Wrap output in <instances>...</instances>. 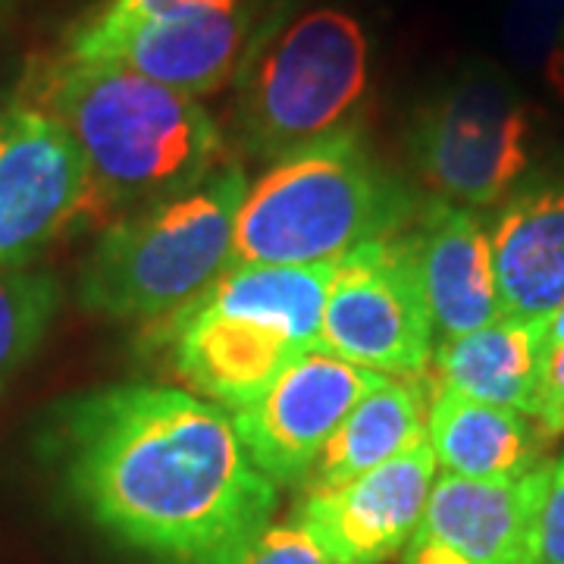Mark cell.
<instances>
[{
  "mask_svg": "<svg viewBox=\"0 0 564 564\" xmlns=\"http://www.w3.org/2000/svg\"><path fill=\"white\" fill-rule=\"evenodd\" d=\"M54 445L69 496L158 564H236L270 527L276 489L232 417L173 386L126 383L66 402Z\"/></svg>",
  "mask_w": 564,
  "mask_h": 564,
  "instance_id": "obj_1",
  "label": "cell"
},
{
  "mask_svg": "<svg viewBox=\"0 0 564 564\" xmlns=\"http://www.w3.org/2000/svg\"><path fill=\"white\" fill-rule=\"evenodd\" d=\"M20 104L57 122L82 154L91 226L180 195L229 163V144L195 98L117 63L51 54L29 63Z\"/></svg>",
  "mask_w": 564,
  "mask_h": 564,
  "instance_id": "obj_2",
  "label": "cell"
},
{
  "mask_svg": "<svg viewBox=\"0 0 564 564\" xmlns=\"http://www.w3.org/2000/svg\"><path fill=\"white\" fill-rule=\"evenodd\" d=\"M336 261L232 267L170 317L144 326L185 392L226 414L258 402L317 343Z\"/></svg>",
  "mask_w": 564,
  "mask_h": 564,
  "instance_id": "obj_3",
  "label": "cell"
},
{
  "mask_svg": "<svg viewBox=\"0 0 564 564\" xmlns=\"http://www.w3.org/2000/svg\"><path fill=\"white\" fill-rule=\"evenodd\" d=\"M421 204L367 148L361 129L285 154L245 192L226 270L307 267L404 229Z\"/></svg>",
  "mask_w": 564,
  "mask_h": 564,
  "instance_id": "obj_4",
  "label": "cell"
},
{
  "mask_svg": "<svg viewBox=\"0 0 564 564\" xmlns=\"http://www.w3.org/2000/svg\"><path fill=\"white\" fill-rule=\"evenodd\" d=\"M370 88V39L339 7L295 17L273 10L236 76L232 129L239 151L280 161L317 141L361 129Z\"/></svg>",
  "mask_w": 564,
  "mask_h": 564,
  "instance_id": "obj_5",
  "label": "cell"
},
{
  "mask_svg": "<svg viewBox=\"0 0 564 564\" xmlns=\"http://www.w3.org/2000/svg\"><path fill=\"white\" fill-rule=\"evenodd\" d=\"M248 192L239 163L104 226L82 263L79 302L110 321L158 323L198 299L226 270Z\"/></svg>",
  "mask_w": 564,
  "mask_h": 564,
  "instance_id": "obj_6",
  "label": "cell"
},
{
  "mask_svg": "<svg viewBox=\"0 0 564 564\" xmlns=\"http://www.w3.org/2000/svg\"><path fill=\"white\" fill-rule=\"evenodd\" d=\"M530 107L496 66H467L423 101L411 158L433 198L462 207L502 204L530 166Z\"/></svg>",
  "mask_w": 564,
  "mask_h": 564,
  "instance_id": "obj_7",
  "label": "cell"
},
{
  "mask_svg": "<svg viewBox=\"0 0 564 564\" xmlns=\"http://www.w3.org/2000/svg\"><path fill=\"white\" fill-rule=\"evenodd\" d=\"M314 351L383 377H430L436 329L423 295L414 220L336 261Z\"/></svg>",
  "mask_w": 564,
  "mask_h": 564,
  "instance_id": "obj_8",
  "label": "cell"
},
{
  "mask_svg": "<svg viewBox=\"0 0 564 564\" xmlns=\"http://www.w3.org/2000/svg\"><path fill=\"white\" fill-rule=\"evenodd\" d=\"M270 17V0L192 3L107 35H66L63 54L117 63L198 101L236 82Z\"/></svg>",
  "mask_w": 564,
  "mask_h": 564,
  "instance_id": "obj_9",
  "label": "cell"
},
{
  "mask_svg": "<svg viewBox=\"0 0 564 564\" xmlns=\"http://www.w3.org/2000/svg\"><path fill=\"white\" fill-rule=\"evenodd\" d=\"M73 226H91V185L76 144L25 104L0 107V270Z\"/></svg>",
  "mask_w": 564,
  "mask_h": 564,
  "instance_id": "obj_10",
  "label": "cell"
},
{
  "mask_svg": "<svg viewBox=\"0 0 564 564\" xmlns=\"http://www.w3.org/2000/svg\"><path fill=\"white\" fill-rule=\"evenodd\" d=\"M380 380L383 373L311 348L282 370L258 402L229 417L248 458L270 484L302 486L323 445Z\"/></svg>",
  "mask_w": 564,
  "mask_h": 564,
  "instance_id": "obj_11",
  "label": "cell"
},
{
  "mask_svg": "<svg viewBox=\"0 0 564 564\" xmlns=\"http://www.w3.org/2000/svg\"><path fill=\"white\" fill-rule=\"evenodd\" d=\"M552 462L518 480L440 474L402 564H543L540 514Z\"/></svg>",
  "mask_w": 564,
  "mask_h": 564,
  "instance_id": "obj_12",
  "label": "cell"
},
{
  "mask_svg": "<svg viewBox=\"0 0 564 564\" xmlns=\"http://www.w3.org/2000/svg\"><path fill=\"white\" fill-rule=\"evenodd\" d=\"M436 467L433 445L423 440L336 489L302 492L295 524L321 545L329 564H386L402 555L421 524L440 477Z\"/></svg>",
  "mask_w": 564,
  "mask_h": 564,
  "instance_id": "obj_13",
  "label": "cell"
},
{
  "mask_svg": "<svg viewBox=\"0 0 564 564\" xmlns=\"http://www.w3.org/2000/svg\"><path fill=\"white\" fill-rule=\"evenodd\" d=\"M417 267L436 343L502 317L489 226L474 207L430 198L414 217Z\"/></svg>",
  "mask_w": 564,
  "mask_h": 564,
  "instance_id": "obj_14",
  "label": "cell"
},
{
  "mask_svg": "<svg viewBox=\"0 0 564 564\" xmlns=\"http://www.w3.org/2000/svg\"><path fill=\"white\" fill-rule=\"evenodd\" d=\"M505 317L545 321L564 304V176L518 185L489 226Z\"/></svg>",
  "mask_w": 564,
  "mask_h": 564,
  "instance_id": "obj_15",
  "label": "cell"
},
{
  "mask_svg": "<svg viewBox=\"0 0 564 564\" xmlns=\"http://www.w3.org/2000/svg\"><path fill=\"white\" fill-rule=\"evenodd\" d=\"M545 367V321L496 317L458 339L436 343L430 386L536 417Z\"/></svg>",
  "mask_w": 564,
  "mask_h": 564,
  "instance_id": "obj_16",
  "label": "cell"
},
{
  "mask_svg": "<svg viewBox=\"0 0 564 564\" xmlns=\"http://www.w3.org/2000/svg\"><path fill=\"white\" fill-rule=\"evenodd\" d=\"M426 440L445 474L464 480H518L552 462L536 417L433 386Z\"/></svg>",
  "mask_w": 564,
  "mask_h": 564,
  "instance_id": "obj_17",
  "label": "cell"
},
{
  "mask_svg": "<svg viewBox=\"0 0 564 564\" xmlns=\"http://www.w3.org/2000/svg\"><path fill=\"white\" fill-rule=\"evenodd\" d=\"M430 380L383 377L348 411L339 430L323 445L302 492H323L392 462L426 440Z\"/></svg>",
  "mask_w": 564,
  "mask_h": 564,
  "instance_id": "obj_18",
  "label": "cell"
},
{
  "mask_svg": "<svg viewBox=\"0 0 564 564\" xmlns=\"http://www.w3.org/2000/svg\"><path fill=\"white\" fill-rule=\"evenodd\" d=\"M61 289L47 273L0 270V386L35 355L57 314Z\"/></svg>",
  "mask_w": 564,
  "mask_h": 564,
  "instance_id": "obj_19",
  "label": "cell"
},
{
  "mask_svg": "<svg viewBox=\"0 0 564 564\" xmlns=\"http://www.w3.org/2000/svg\"><path fill=\"white\" fill-rule=\"evenodd\" d=\"M564 29V0H508L502 47L524 73H543Z\"/></svg>",
  "mask_w": 564,
  "mask_h": 564,
  "instance_id": "obj_20",
  "label": "cell"
},
{
  "mask_svg": "<svg viewBox=\"0 0 564 564\" xmlns=\"http://www.w3.org/2000/svg\"><path fill=\"white\" fill-rule=\"evenodd\" d=\"M192 3H210V0H104L69 29V35H79V39L107 35V32L154 20V17H163V13L180 10V7H192Z\"/></svg>",
  "mask_w": 564,
  "mask_h": 564,
  "instance_id": "obj_21",
  "label": "cell"
},
{
  "mask_svg": "<svg viewBox=\"0 0 564 564\" xmlns=\"http://www.w3.org/2000/svg\"><path fill=\"white\" fill-rule=\"evenodd\" d=\"M236 564H329V558L323 555L321 545L292 521V524L267 527Z\"/></svg>",
  "mask_w": 564,
  "mask_h": 564,
  "instance_id": "obj_22",
  "label": "cell"
},
{
  "mask_svg": "<svg viewBox=\"0 0 564 564\" xmlns=\"http://www.w3.org/2000/svg\"><path fill=\"white\" fill-rule=\"evenodd\" d=\"M540 549H543V564H564V455L552 458V474H549L543 514H540Z\"/></svg>",
  "mask_w": 564,
  "mask_h": 564,
  "instance_id": "obj_23",
  "label": "cell"
},
{
  "mask_svg": "<svg viewBox=\"0 0 564 564\" xmlns=\"http://www.w3.org/2000/svg\"><path fill=\"white\" fill-rule=\"evenodd\" d=\"M536 421H540L549 440L564 436V343L545 351Z\"/></svg>",
  "mask_w": 564,
  "mask_h": 564,
  "instance_id": "obj_24",
  "label": "cell"
},
{
  "mask_svg": "<svg viewBox=\"0 0 564 564\" xmlns=\"http://www.w3.org/2000/svg\"><path fill=\"white\" fill-rule=\"evenodd\" d=\"M543 79L545 85L552 88V95H555L558 101H564V29H562V35H558L555 51H552V54H549V61H545Z\"/></svg>",
  "mask_w": 564,
  "mask_h": 564,
  "instance_id": "obj_25",
  "label": "cell"
},
{
  "mask_svg": "<svg viewBox=\"0 0 564 564\" xmlns=\"http://www.w3.org/2000/svg\"><path fill=\"white\" fill-rule=\"evenodd\" d=\"M562 343H564V304L555 311V314H549V317H545V351Z\"/></svg>",
  "mask_w": 564,
  "mask_h": 564,
  "instance_id": "obj_26",
  "label": "cell"
}]
</instances>
